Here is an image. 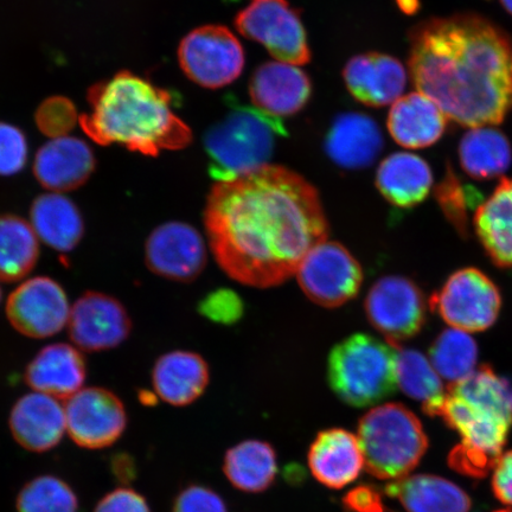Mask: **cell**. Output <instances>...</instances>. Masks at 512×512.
<instances>
[{
  "mask_svg": "<svg viewBox=\"0 0 512 512\" xmlns=\"http://www.w3.org/2000/svg\"><path fill=\"white\" fill-rule=\"evenodd\" d=\"M211 252L230 278L253 287L278 286L329 235L318 191L279 165L216 183L204 209Z\"/></svg>",
  "mask_w": 512,
  "mask_h": 512,
  "instance_id": "obj_1",
  "label": "cell"
},
{
  "mask_svg": "<svg viewBox=\"0 0 512 512\" xmlns=\"http://www.w3.org/2000/svg\"><path fill=\"white\" fill-rule=\"evenodd\" d=\"M409 73L447 119L494 126L512 110V42L490 19L457 14L409 31Z\"/></svg>",
  "mask_w": 512,
  "mask_h": 512,
  "instance_id": "obj_2",
  "label": "cell"
},
{
  "mask_svg": "<svg viewBox=\"0 0 512 512\" xmlns=\"http://www.w3.org/2000/svg\"><path fill=\"white\" fill-rule=\"evenodd\" d=\"M174 98L125 70L89 89L91 112L81 115L80 125L100 145L117 144L150 157L182 150L191 144L192 132L174 112Z\"/></svg>",
  "mask_w": 512,
  "mask_h": 512,
  "instance_id": "obj_3",
  "label": "cell"
},
{
  "mask_svg": "<svg viewBox=\"0 0 512 512\" xmlns=\"http://www.w3.org/2000/svg\"><path fill=\"white\" fill-rule=\"evenodd\" d=\"M435 416L462 437L448 456L451 469L484 478L495 469L512 426L510 384L490 367H479L448 386Z\"/></svg>",
  "mask_w": 512,
  "mask_h": 512,
  "instance_id": "obj_4",
  "label": "cell"
},
{
  "mask_svg": "<svg viewBox=\"0 0 512 512\" xmlns=\"http://www.w3.org/2000/svg\"><path fill=\"white\" fill-rule=\"evenodd\" d=\"M229 105V112L204 136L209 174L217 183L264 168L278 138L287 136L283 120L236 101Z\"/></svg>",
  "mask_w": 512,
  "mask_h": 512,
  "instance_id": "obj_5",
  "label": "cell"
},
{
  "mask_svg": "<svg viewBox=\"0 0 512 512\" xmlns=\"http://www.w3.org/2000/svg\"><path fill=\"white\" fill-rule=\"evenodd\" d=\"M357 438L368 473L392 482L409 476L428 450L421 421L401 403H386L363 415Z\"/></svg>",
  "mask_w": 512,
  "mask_h": 512,
  "instance_id": "obj_6",
  "label": "cell"
},
{
  "mask_svg": "<svg viewBox=\"0 0 512 512\" xmlns=\"http://www.w3.org/2000/svg\"><path fill=\"white\" fill-rule=\"evenodd\" d=\"M396 347L374 336L355 334L331 350L328 380L334 393L347 405H377L395 392Z\"/></svg>",
  "mask_w": 512,
  "mask_h": 512,
  "instance_id": "obj_7",
  "label": "cell"
},
{
  "mask_svg": "<svg viewBox=\"0 0 512 512\" xmlns=\"http://www.w3.org/2000/svg\"><path fill=\"white\" fill-rule=\"evenodd\" d=\"M235 27L279 62L304 66L311 61L302 18L288 0H251L236 16Z\"/></svg>",
  "mask_w": 512,
  "mask_h": 512,
  "instance_id": "obj_8",
  "label": "cell"
},
{
  "mask_svg": "<svg viewBox=\"0 0 512 512\" xmlns=\"http://www.w3.org/2000/svg\"><path fill=\"white\" fill-rule=\"evenodd\" d=\"M178 61L184 74L196 85L217 89L239 78L245 68V51L226 27L204 25L183 38Z\"/></svg>",
  "mask_w": 512,
  "mask_h": 512,
  "instance_id": "obj_9",
  "label": "cell"
},
{
  "mask_svg": "<svg viewBox=\"0 0 512 512\" xmlns=\"http://www.w3.org/2000/svg\"><path fill=\"white\" fill-rule=\"evenodd\" d=\"M430 306L453 329L480 332L496 323L502 298L497 286L476 268L453 273Z\"/></svg>",
  "mask_w": 512,
  "mask_h": 512,
  "instance_id": "obj_10",
  "label": "cell"
},
{
  "mask_svg": "<svg viewBox=\"0 0 512 512\" xmlns=\"http://www.w3.org/2000/svg\"><path fill=\"white\" fill-rule=\"evenodd\" d=\"M296 274L306 296L328 309L350 302L363 283L360 262L338 242L324 241L311 249Z\"/></svg>",
  "mask_w": 512,
  "mask_h": 512,
  "instance_id": "obj_11",
  "label": "cell"
},
{
  "mask_svg": "<svg viewBox=\"0 0 512 512\" xmlns=\"http://www.w3.org/2000/svg\"><path fill=\"white\" fill-rule=\"evenodd\" d=\"M364 310L371 325L398 347L424 328L427 303L424 293L411 279L388 275L370 288Z\"/></svg>",
  "mask_w": 512,
  "mask_h": 512,
  "instance_id": "obj_12",
  "label": "cell"
},
{
  "mask_svg": "<svg viewBox=\"0 0 512 512\" xmlns=\"http://www.w3.org/2000/svg\"><path fill=\"white\" fill-rule=\"evenodd\" d=\"M64 412L69 437L88 450H100L117 443L126 430L124 403L106 388H82L67 400Z\"/></svg>",
  "mask_w": 512,
  "mask_h": 512,
  "instance_id": "obj_13",
  "label": "cell"
},
{
  "mask_svg": "<svg viewBox=\"0 0 512 512\" xmlns=\"http://www.w3.org/2000/svg\"><path fill=\"white\" fill-rule=\"evenodd\" d=\"M70 307L63 287L49 277L24 281L10 294L6 317L19 334L35 339L53 337L68 325Z\"/></svg>",
  "mask_w": 512,
  "mask_h": 512,
  "instance_id": "obj_14",
  "label": "cell"
},
{
  "mask_svg": "<svg viewBox=\"0 0 512 512\" xmlns=\"http://www.w3.org/2000/svg\"><path fill=\"white\" fill-rule=\"evenodd\" d=\"M145 264L153 273L176 283L196 280L207 266V247L195 227L179 221L160 224L145 242Z\"/></svg>",
  "mask_w": 512,
  "mask_h": 512,
  "instance_id": "obj_15",
  "label": "cell"
},
{
  "mask_svg": "<svg viewBox=\"0 0 512 512\" xmlns=\"http://www.w3.org/2000/svg\"><path fill=\"white\" fill-rule=\"evenodd\" d=\"M131 332L130 313L110 294L88 291L70 307L68 334L80 350L101 352L118 348Z\"/></svg>",
  "mask_w": 512,
  "mask_h": 512,
  "instance_id": "obj_16",
  "label": "cell"
},
{
  "mask_svg": "<svg viewBox=\"0 0 512 512\" xmlns=\"http://www.w3.org/2000/svg\"><path fill=\"white\" fill-rule=\"evenodd\" d=\"M249 94L255 108L280 119L299 113L309 104L312 83L309 75L293 64L267 62L255 70Z\"/></svg>",
  "mask_w": 512,
  "mask_h": 512,
  "instance_id": "obj_17",
  "label": "cell"
},
{
  "mask_svg": "<svg viewBox=\"0 0 512 512\" xmlns=\"http://www.w3.org/2000/svg\"><path fill=\"white\" fill-rule=\"evenodd\" d=\"M343 79L358 102L379 108L401 98L407 85V72L393 56L367 53L352 57L345 64Z\"/></svg>",
  "mask_w": 512,
  "mask_h": 512,
  "instance_id": "obj_18",
  "label": "cell"
},
{
  "mask_svg": "<svg viewBox=\"0 0 512 512\" xmlns=\"http://www.w3.org/2000/svg\"><path fill=\"white\" fill-rule=\"evenodd\" d=\"M91 146L82 139H51L37 152L34 174L43 188L57 194L73 191L86 184L95 170Z\"/></svg>",
  "mask_w": 512,
  "mask_h": 512,
  "instance_id": "obj_19",
  "label": "cell"
},
{
  "mask_svg": "<svg viewBox=\"0 0 512 512\" xmlns=\"http://www.w3.org/2000/svg\"><path fill=\"white\" fill-rule=\"evenodd\" d=\"M87 379V364L73 345H47L32 358L25 369L24 380L36 393L54 399H69L80 392Z\"/></svg>",
  "mask_w": 512,
  "mask_h": 512,
  "instance_id": "obj_20",
  "label": "cell"
},
{
  "mask_svg": "<svg viewBox=\"0 0 512 512\" xmlns=\"http://www.w3.org/2000/svg\"><path fill=\"white\" fill-rule=\"evenodd\" d=\"M9 422L17 443L36 453L59 445L67 431L66 412L61 403L36 392L24 395L15 403Z\"/></svg>",
  "mask_w": 512,
  "mask_h": 512,
  "instance_id": "obj_21",
  "label": "cell"
},
{
  "mask_svg": "<svg viewBox=\"0 0 512 512\" xmlns=\"http://www.w3.org/2000/svg\"><path fill=\"white\" fill-rule=\"evenodd\" d=\"M312 476L330 489H343L355 482L364 467V457L357 435L342 428L320 432L309 456Z\"/></svg>",
  "mask_w": 512,
  "mask_h": 512,
  "instance_id": "obj_22",
  "label": "cell"
},
{
  "mask_svg": "<svg viewBox=\"0 0 512 512\" xmlns=\"http://www.w3.org/2000/svg\"><path fill=\"white\" fill-rule=\"evenodd\" d=\"M383 147L380 127L362 113L338 115L325 138V151L339 168L366 169Z\"/></svg>",
  "mask_w": 512,
  "mask_h": 512,
  "instance_id": "obj_23",
  "label": "cell"
},
{
  "mask_svg": "<svg viewBox=\"0 0 512 512\" xmlns=\"http://www.w3.org/2000/svg\"><path fill=\"white\" fill-rule=\"evenodd\" d=\"M210 370L201 355L171 351L160 356L152 369V384L159 399L175 407L189 406L208 387Z\"/></svg>",
  "mask_w": 512,
  "mask_h": 512,
  "instance_id": "obj_24",
  "label": "cell"
},
{
  "mask_svg": "<svg viewBox=\"0 0 512 512\" xmlns=\"http://www.w3.org/2000/svg\"><path fill=\"white\" fill-rule=\"evenodd\" d=\"M388 130L406 149H425L444 136L447 117L435 102L420 92L401 96L388 115Z\"/></svg>",
  "mask_w": 512,
  "mask_h": 512,
  "instance_id": "obj_25",
  "label": "cell"
},
{
  "mask_svg": "<svg viewBox=\"0 0 512 512\" xmlns=\"http://www.w3.org/2000/svg\"><path fill=\"white\" fill-rule=\"evenodd\" d=\"M376 187L392 206L412 209L430 195L432 170L424 158L414 153H393L379 166Z\"/></svg>",
  "mask_w": 512,
  "mask_h": 512,
  "instance_id": "obj_26",
  "label": "cell"
},
{
  "mask_svg": "<svg viewBox=\"0 0 512 512\" xmlns=\"http://www.w3.org/2000/svg\"><path fill=\"white\" fill-rule=\"evenodd\" d=\"M30 224L38 240L61 253L74 251L86 230L79 207L57 192L43 194L32 202Z\"/></svg>",
  "mask_w": 512,
  "mask_h": 512,
  "instance_id": "obj_27",
  "label": "cell"
},
{
  "mask_svg": "<svg viewBox=\"0 0 512 512\" xmlns=\"http://www.w3.org/2000/svg\"><path fill=\"white\" fill-rule=\"evenodd\" d=\"M386 494L398 499L407 512H469L471 498L443 477L414 475L386 486Z\"/></svg>",
  "mask_w": 512,
  "mask_h": 512,
  "instance_id": "obj_28",
  "label": "cell"
},
{
  "mask_svg": "<svg viewBox=\"0 0 512 512\" xmlns=\"http://www.w3.org/2000/svg\"><path fill=\"white\" fill-rule=\"evenodd\" d=\"M475 229L498 267L512 268V178H503L475 214Z\"/></svg>",
  "mask_w": 512,
  "mask_h": 512,
  "instance_id": "obj_29",
  "label": "cell"
},
{
  "mask_svg": "<svg viewBox=\"0 0 512 512\" xmlns=\"http://www.w3.org/2000/svg\"><path fill=\"white\" fill-rule=\"evenodd\" d=\"M459 160L465 174L477 181L502 176L512 163L509 139L494 126L470 128L460 140Z\"/></svg>",
  "mask_w": 512,
  "mask_h": 512,
  "instance_id": "obj_30",
  "label": "cell"
},
{
  "mask_svg": "<svg viewBox=\"0 0 512 512\" xmlns=\"http://www.w3.org/2000/svg\"><path fill=\"white\" fill-rule=\"evenodd\" d=\"M223 471L236 489L259 494L271 488L277 477V453L265 441L246 440L228 450Z\"/></svg>",
  "mask_w": 512,
  "mask_h": 512,
  "instance_id": "obj_31",
  "label": "cell"
},
{
  "mask_svg": "<svg viewBox=\"0 0 512 512\" xmlns=\"http://www.w3.org/2000/svg\"><path fill=\"white\" fill-rule=\"evenodd\" d=\"M40 259V243L30 222L12 214L0 215V281L17 283Z\"/></svg>",
  "mask_w": 512,
  "mask_h": 512,
  "instance_id": "obj_32",
  "label": "cell"
},
{
  "mask_svg": "<svg viewBox=\"0 0 512 512\" xmlns=\"http://www.w3.org/2000/svg\"><path fill=\"white\" fill-rule=\"evenodd\" d=\"M396 381L403 393L422 403L425 414H437L445 399L446 390L437 370L420 351H396Z\"/></svg>",
  "mask_w": 512,
  "mask_h": 512,
  "instance_id": "obj_33",
  "label": "cell"
},
{
  "mask_svg": "<svg viewBox=\"0 0 512 512\" xmlns=\"http://www.w3.org/2000/svg\"><path fill=\"white\" fill-rule=\"evenodd\" d=\"M430 356L440 377L456 383L476 370L478 348L475 339L467 332L451 328L441 332L435 339Z\"/></svg>",
  "mask_w": 512,
  "mask_h": 512,
  "instance_id": "obj_34",
  "label": "cell"
},
{
  "mask_svg": "<svg viewBox=\"0 0 512 512\" xmlns=\"http://www.w3.org/2000/svg\"><path fill=\"white\" fill-rule=\"evenodd\" d=\"M18 512H78V498L60 478L41 476L32 479L19 492Z\"/></svg>",
  "mask_w": 512,
  "mask_h": 512,
  "instance_id": "obj_35",
  "label": "cell"
},
{
  "mask_svg": "<svg viewBox=\"0 0 512 512\" xmlns=\"http://www.w3.org/2000/svg\"><path fill=\"white\" fill-rule=\"evenodd\" d=\"M437 198L446 219L450 221L463 236L469 234L467 226V210L475 206L476 191L467 190L465 185L458 181L457 176L448 170L443 182L437 189Z\"/></svg>",
  "mask_w": 512,
  "mask_h": 512,
  "instance_id": "obj_36",
  "label": "cell"
},
{
  "mask_svg": "<svg viewBox=\"0 0 512 512\" xmlns=\"http://www.w3.org/2000/svg\"><path fill=\"white\" fill-rule=\"evenodd\" d=\"M38 130L51 139L67 137L78 123V112L72 101L64 96H51L36 112Z\"/></svg>",
  "mask_w": 512,
  "mask_h": 512,
  "instance_id": "obj_37",
  "label": "cell"
},
{
  "mask_svg": "<svg viewBox=\"0 0 512 512\" xmlns=\"http://www.w3.org/2000/svg\"><path fill=\"white\" fill-rule=\"evenodd\" d=\"M198 313L210 322L223 325H233L239 322L245 313V305L239 294L220 288L207 294L198 303Z\"/></svg>",
  "mask_w": 512,
  "mask_h": 512,
  "instance_id": "obj_38",
  "label": "cell"
},
{
  "mask_svg": "<svg viewBox=\"0 0 512 512\" xmlns=\"http://www.w3.org/2000/svg\"><path fill=\"white\" fill-rule=\"evenodd\" d=\"M27 138L18 127L0 123V176L9 177L21 172L28 162Z\"/></svg>",
  "mask_w": 512,
  "mask_h": 512,
  "instance_id": "obj_39",
  "label": "cell"
},
{
  "mask_svg": "<svg viewBox=\"0 0 512 512\" xmlns=\"http://www.w3.org/2000/svg\"><path fill=\"white\" fill-rule=\"evenodd\" d=\"M172 512H227V508L215 491L190 485L178 495Z\"/></svg>",
  "mask_w": 512,
  "mask_h": 512,
  "instance_id": "obj_40",
  "label": "cell"
},
{
  "mask_svg": "<svg viewBox=\"0 0 512 512\" xmlns=\"http://www.w3.org/2000/svg\"><path fill=\"white\" fill-rule=\"evenodd\" d=\"M94 512H151L143 496L132 489L120 488L101 499Z\"/></svg>",
  "mask_w": 512,
  "mask_h": 512,
  "instance_id": "obj_41",
  "label": "cell"
},
{
  "mask_svg": "<svg viewBox=\"0 0 512 512\" xmlns=\"http://www.w3.org/2000/svg\"><path fill=\"white\" fill-rule=\"evenodd\" d=\"M344 509L349 512H383L380 491L371 485H360L343 497Z\"/></svg>",
  "mask_w": 512,
  "mask_h": 512,
  "instance_id": "obj_42",
  "label": "cell"
},
{
  "mask_svg": "<svg viewBox=\"0 0 512 512\" xmlns=\"http://www.w3.org/2000/svg\"><path fill=\"white\" fill-rule=\"evenodd\" d=\"M492 490L498 501L512 507V450L499 457L492 475Z\"/></svg>",
  "mask_w": 512,
  "mask_h": 512,
  "instance_id": "obj_43",
  "label": "cell"
},
{
  "mask_svg": "<svg viewBox=\"0 0 512 512\" xmlns=\"http://www.w3.org/2000/svg\"><path fill=\"white\" fill-rule=\"evenodd\" d=\"M419 0H398L400 8L407 12V14H414L418 9Z\"/></svg>",
  "mask_w": 512,
  "mask_h": 512,
  "instance_id": "obj_44",
  "label": "cell"
},
{
  "mask_svg": "<svg viewBox=\"0 0 512 512\" xmlns=\"http://www.w3.org/2000/svg\"><path fill=\"white\" fill-rule=\"evenodd\" d=\"M499 2L503 5L505 11H508L512 16V0H499Z\"/></svg>",
  "mask_w": 512,
  "mask_h": 512,
  "instance_id": "obj_45",
  "label": "cell"
},
{
  "mask_svg": "<svg viewBox=\"0 0 512 512\" xmlns=\"http://www.w3.org/2000/svg\"><path fill=\"white\" fill-rule=\"evenodd\" d=\"M495 512H512V510H498V511H495Z\"/></svg>",
  "mask_w": 512,
  "mask_h": 512,
  "instance_id": "obj_46",
  "label": "cell"
},
{
  "mask_svg": "<svg viewBox=\"0 0 512 512\" xmlns=\"http://www.w3.org/2000/svg\"><path fill=\"white\" fill-rule=\"evenodd\" d=\"M2 294H3L2 288H0V302H2Z\"/></svg>",
  "mask_w": 512,
  "mask_h": 512,
  "instance_id": "obj_47",
  "label": "cell"
}]
</instances>
